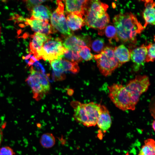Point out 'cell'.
I'll return each instance as SVG.
<instances>
[{
	"instance_id": "obj_12",
	"label": "cell",
	"mask_w": 155,
	"mask_h": 155,
	"mask_svg": "<svg viewBox=\"0 0 155 155\" xmlns=\"http://www.w3.org/2000/svg\"><path fill=\"white\" fill-rule=\"evenodd\" d=\"M134 47L132 48L130 47L129 49L130 58L135 67L138 68L143 65L145 62L147 49L144 44L138 47Z\"/></svg>"
},
{
	"instance_id": "obj_15",
	"label": "cell",
	"mask_w": 155,
	"mask_h": 155,
	"mask_svg": "<svg viewBox=\"0 0 155 155\" xmlns=\"http://www.w3.org/2000/svg\"><path fill=\"white\" fill-rule=\"evenodd\" d=\"M145 8L143 13V16L145 21L144 28L148 24L154 25L155 3L153 0H147L145 1Z\"/></svg>"
},
{
	"instance_id": "obj_16",
	"label": "cell",
	"mask_w": 155,
	"mask_h": 155,
	"mask_svg": "<svg viewBox=\"0 0 155 155\" xmlns=\"http://www.w3.org/2000/svg\"><path fill=\"white\" fill-rule=\"evenodd\" d=\"M66 21L67 26L71 30L75 31L81 29L85 25L83 16L81 14L67 13Z\"/></svg>"
},
{
	"instance_id": "obj_33",
	"label": "cell",
	"mask_w": 155,
	"mask_h": 155,
	"mask_svg": "<svg viewBox=\"0 0 155 155\" xmlns=\"http://www.w3.org/2000/svg\"><path fill=\"white\" fill-rule=\"evenodd\" d=\"M125 155H130L128 152H127Z\"/></svg>"
},
{
	"instance_id": "obj_28",
	"label": "cell",
	"mask_w": 155,
	"mask_h": 155,
	"mask_svg": "<svg viewBox=\"0 0 155 155\" xmlns=\"http://www.w3.org/2000/svg\"><path fill=\"white\" fill-rule=\"evenodd\" d=\"M146 47L147 49V53L145 62H153L155 59V44L150 43Z\"/></svg>"
},
{
	"instance_id": "obj_29",
	"label": "cell",
	"mask_w": 155,
	"mask_h": 155,
	"mask_svg": "<svg viewBox=\"0 0 155 155\" xmlns=\"http://www.w3.org/2000/svg\"><path fill=\"white\" fill-rule=\"evenodd\" d=\"M26 1L27 7L29 10L30 11L34 6L40 5L41 3L48 0H24Z\"/></svg>"
},
{
	"instance_id": "obj_14",
	"label": "cell",
	"mask_w": 155,
	"mask_h": 155,
	"mask_svg": "<svg viewBox=\"0 0 155 155\" xmlns=\"http://www.w3.org/2000/svg\"><path fill=\"white\" fill-rule=\"evenodd\" d=\"M112 120L109 111L106 107L101 105V111L96 125L98 127L104 132H106L110 127Z\"/></svg>"
},
{
	"instance_id": "obj_30",
	"label": "cell",
	"mask_w": 155,
	"mask_h": 155,
	"mask_svg": "<svg viewBox=\"0 0 155 155\" xmlns=\"http://www.w3.org/2000/svg\"><path fill=\"white\" fill-rule=\"evenodd\" d=\"M13 150L8 146L3 147L0 148V155H14Z\"/></svg>"
},
{
	"instance_id": "obj_10",
	"label": "cell",
	"mask_w": 155,
	"mask_h": 155,
	"mask_svg": "<svg viewBox=\"0 0 155 155\" xmlns=\"http://www.w3.org/2000/svg\"><path fill=\"white\" fill-rule=\"evenodd\" d=\"M91 42L90 38L89 36H82L72 34L67 36L62 41V44L67 49L78 52L83 46H90Z\"/></svg>"
},
{
	"instance_id": "obj_3",
	"label": "cell",
	"mask_w": 155,
	"mask_h": 155,
	"mask_svg": "<svg viewBox=\"0 0 155 155\" xmlns=\"http://www.w3.org/2000/svg\"><path fill=\"white\" fill-rule=\"evenodd\" d=\"M74 117L78 122L87 127L96 125L101 110V105L94 102L81 104L77 102Z\"/></svg>"
},
{
	"instance_id": "obj_17",
	"label": "cell",
	"mask_w": 155,
	"mask_h": 155,
	"mask_svg": "<svg viewBox=\"0 0 155 155\" xmlns=\"http://www.w3.org/2000/svg\"><path fill=\"white\" fill-rule=\"evenodd\" d=\"M86 0H64L67 14H81L83 16L84 7Z\"/></svg>"
},
{
	"instance_id": "obj_24",
	"label": "cell",
	"mask_w": 155,
	"mask_h": 155,
	"mask_svg": "<svg viewBox=\"0 0 155 155\" xmlns=\"http://www.w3.org/2000/svg\"><path fill=\"white\" fill-rule=\"evenodd\" d=\"M64 58L71 62H80L82 61V59L80 56L78 51L67 49L64 54L63 58Z\"/></svg>"
},
{
	"instance_id": "obj_9",
	"label": "cell",
	"mask_w": 155,
	"mask_h": 155,
	"mask_svg": "<svg viewBox=\"0 0 155 155\" xmlns=\"http://www.w3.org/2000/svg\"><path fill=\"white\" fill-rule=\"evenodd\" d=\"M64 0H57V7L51 14V22L52 26L61 34L65 36L72 34L68 27L64 14Z\"/></svg>"
},
{
	"instance_id": "obj_25",
	"label": "cell",
	"mask_w": 155,
	"mask_h": 155,
	"mask_svg": "<svg viewBox=\"0 0 155 155\" xmlns=\"http://www.w3.org/2000/svg\"><path fill=\"white\" fill-rule=\"evenodd\" d=\"M90 49L88 46L82 47L78 51L79 54L82 59L88 61L94 58V55L91 53Z\"/></svg>"
},
{
	"instance_id": "obj_32",
	"label": "cell",
	"mask_w": 155,
	"mask_h": 155,
	"mask_svg": "<svg viewBox=\"0 0 155 155\" xmlns=\"http://www.w3.org/2000/svg\"><path fill=\"white\" fill-rule=\"evenodd\" d=\"M155 121L154 120L152 124V127L153 129V130L154 131H155Z\"/></svg>"
},
{
	"instance_id": "obj_27",
	"label": "cell",
	"mask_w": 155,
	"mask_h": 155,
	"mask_svg": "<svg viewBox=\"0 0 155 155\" xmlns=\"http://www.w3.org/2000/svg\"><path fill=\"white\" fill-rule=\"evenodd\" d=\"M104 31L105 34L108 38L110 39H114L117 42L119 41L117 36L116 30L114 26L111 25L106 26Z\"/></svg>"
},
{
	"instance_id": "obj_11",
	"label": "cell",
	"mask_w": 155,
	"mask_h": 155,
	"mask_svg": "<svg viewBox=\"0 0 155 155\" xmlns=\"http://www.w3.org/2000/svg\"><path fill=\"white\" fill-rule=\"evenodd\" d=\"M25 24L29 26L32 30L36 33L46 35L56 32V30L49 23V21L36 19L31 17L24 19Z\"/></svg>"
},
{
	"instance_id": "obj_2",
	"label": "cell",
	"mask_w": 155,
	"mask_h": 155,
	"mask_svg": "<svg viewBox=\"0 0 155 155\" xmlns=\"http://www.w3.org/2000/svg\"><path fill=\"white\" fill-rule=\"evenodd\" d=\"M113 22L119 40L123 42L135 43L136 36L144 29L136 17L131 12L120 13L115 16Z\"/></svg>"
},
{
	"instance_id": "obj_22",
	"label": "cell",
	"mask_w": 155,
	"mask_h": 155,
	"mask_svg": "<svg viewBox=\"0 0 155 155\" xmlns=\"http://www.w3.org/2000/svg\"><path fill=\"white\" fill-rule=\"evenodd\" d=\"M60 61L65 71H69L74 73L79 71V67L76 62H71L63 59H61Z\"/></svg>"
},
{
	"instance_id": "obj_8",
	"label": "cell",
	"mask_w": 155,
	"mask_h": 155,
	"mask_svg": "<svg viewBox=\"0 0 155 155\" xmlns=\"http://www.w3.org/2000/svg\"><path fill=\"white\" fill-rule=\"evenodd\" d=\"M150 85L148 76L138 75L130 80L125 86L134 106L138 102L140 96L147 90Z\"/></svg>"
},
{
	"instance_id": "obj_7",
	"label": "cell",
	"mask_w": 155,
	"mask_h": 155,
	"mask_svg": "<svg viewBox=\"0 0 155 155\" xmlns=\"http://www.w3.org/2000/svg\"><path fill=\"white\" fill-rule=\"evenodd\" d=\"M108 88L109 98L117 107L123 111L135 109L125 86L113 84L108 86Z\"/></svg>"
},
{
	"instance_id": "obj_18",
	"label": "cell",
	"mask_w": 155,
	"mask_h": 155,
	"mask_svg": "<svg viewBox=\"0 0 155 155\" xmlns=\"http://www.w3.org/2000/svg\"><path fill=\"white\" fill-rule=\"evenodd\" d=\"M31 17L42 20L49 21L51 13L49 9L46 6L39 5L34 6L30 10Z\"/></svg>"
},
{
	"instance_id": "obj_26",
	"label": "cell",
	"mask_w": 155,
	"mask_h": 155,
	"mask_svg": "<svg viewBox=\"0 0 155 155\" xmlns=\"http://www.w3.org/2000/svg\"><path fill=\"white\" fill-rule=\"evenodd\" d=\"M90 45L94 52L100 53L104 48V42L102 39L98 38L91 42Z\"/></svg>"
},
{
	"instance_id": "obj_35",
	"label": "cell",
	"mask_w": 155,
	"mask_h": 155,
	"mask_svg": "<svg viewBox=\"0 0 155 155\" xmlns=\"http://www.w3.org/2000/svg\"></svg>"
},
{
	"instance_id": "obj_4",
	"label": "cell",
	"mask_w": 155,
	"mask_h": 155,
	"mask_svg": "<svg viewBox=\"0 0 155 155\" xmlns=\"http://www.w3.org/2000/svg\"><path fill=\"white\" fill-rule=\"evenodd\" d=\"M30 71V74L26 82L31 89L33 98L38 100L44 97L49 91L50 84L42 73L35 70L32 66Z\"/></svg>"
},
{
	"instance_id": "obj_23",
	"label": "cell",
	"mask_w": 155,
	"mask_h": 155,
	"mask_svg": "<svg viewBox=\"0 0 155 155\" xmlns=\"http://www.w3.org/2000/svg\"><path fill=\"white\" fill-rule=\"evenodd\" d=\"M51 66L53 69L55 76L57 77L64 75L65 71L62 65L60 60H55L50 61Z\"/></svg>"
},
{
	"instance_id": "obj_34",
	"label": "cell",
	"mask_w": 155,
	"mask_h": 155,
	"mask_svg": "<svg viewBox=\"0 0 155 155\" xmlns=\"http://www.w3.org/2000/svg\"><path fill=\"white\" fill-rule=\"evenodd\" d=\"M142 0V1H146L147 0Z\"/></svg>"
},
{
	"instance_id": "obj_1",
	"label": "cell",
	"mask_w": 155,
	"mask_h": 155,
	"mask_svg": "<svg viewBox=\"0 0 155 155\" xmlns=\"http://www.w3.org/2000/svg\"><path fill=\"white\" fill-rule=\"evenodd\" d=\"M108 5L100 0H86L84 7L83 16L85 25L98 30L100 35L110 22L107 10Z\"/></svg>"
},
{
	"instance_id": "obj_21",
	"label": "cell",
	"mask_w": 155,
	"mask_h": 155,
	"mask_svg": "<svg viewBox=\"0 0 155 155\" xmlns=\"http://www.w3.org/2000/svg\"><path fill=\"white\" fill-rule=\"evenodd\" d=\"M40 142L41 145L43 147L49 148L53 147L55 145V139L52 134L46 133L41 135Z\"/></svg>"
},
{
	"instance_id": "obj_13",
	"label": "cell",
	"mask_w": 155,
	"mask_h": 155,
	"mask_svg": "<svg viewBox=\"0 0 155 155\" xmlns=\"http://www.w3.org/2000/svg\"><path fill=\"white\" fill-rule=\"evenodd\" d=\"M51 37L49 35L36 32L31 36L30 47L31 52L34 55L35 58L44 43Z\"/></svg>"
},
{
	"instance_id": "obj_20",
	"label": "cell",
	"mask_w": 155,
	"mask_h": 155,
	"mask_svg": "<svg viewBox=\"0 0 155 155\" xmlns=\"http://www.w3.org/2000/svg\"><path fill=\"white\" fill-rule=\"evenodd\" d=\"M155 143L152 139H148L144 141V144L142 147L138 155H155Z\"/></svg>"
},
{
	"instance_id": "obj_19",
	"label": "cell",
	"mask_w": 155,
	"mask_h": 155,
	"mask_svg": "<svg viewBox=\"0 0 155 155\" xmlns=\"http://www.w3.org/2000/svg\"><path fill=\"white\" fill-rule=\"evenodd\" d=\"M113 51L120 66L129 61L130 58L129 51L124 45L122 44L115 47Z\"/></svg>"
},
{
	"instance_id": "obj_31",
	"label": "cell",
	"mask_w": 155,
	"mask_h": 155,
	"mask_svg": "<svg viewBox=\"0 0 155 155\" xmlns=\"http://www.w3.org/2000/svg\"><path fill=\"white\" fill-rule=\"evenodd\" d=\"M3 138V133L2 132V131L1 129L0 128V146L1 144V143L2 142V140Z\"/></svg>"
},
{
	"instance_id": "obj_6",
	"label": "cell",
	"mask_w": 155,
	"mask_h": 155,
	"mask_svg": "<svg viewBox=\"0 0 155 155\" xmlns=\"http://www.w3.org/2000/svg\"><path fill=\"white\" fill-rule=\"evenodd\" d=\"M94 58L100 73L105 76H110L116 69L120 67L111 47H104L99 54L94 55Z\"/></svg>"
},
{
	"instance_id": "obj_5",
	"label": "cell",
	"mask_w": 155,
	"mask_h": 155,
	"mask_svg": "<svg viewBox=\"0 0 155 155\" xmlns=\"http://www.w3.org/2000/svg\"><path fill=\"white\" fill-rule=\"evenodd\" d=\"M67 49L63 46L62 41L59 38L51 37L45 42L35 58L41 59L50 62L63 58L64 54Z\"/></svg>"
}]
</instances>
